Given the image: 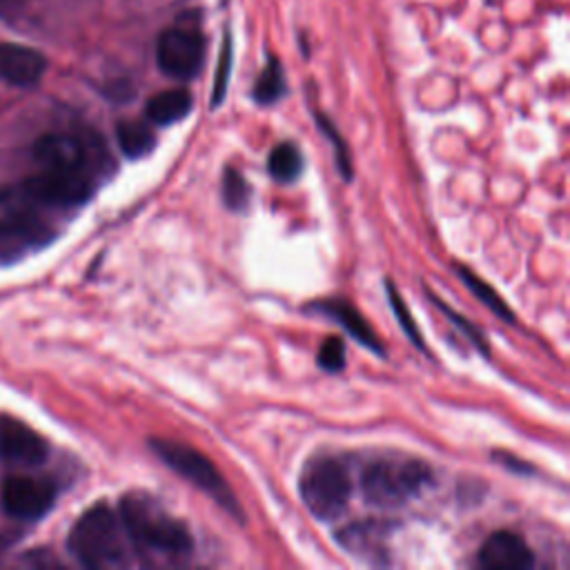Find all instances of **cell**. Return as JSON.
Listing matches in <instances>:
<instances>
[{"mask_svg": "<svg viewBox=\"0 0 570 570\" xmlns=\"http://www.w3.org/2000/svg\"><path fill=\"white\" fill-rule=\"evenodd\" d=\"M120 521L129 543L145 557L178 559L191 552L194 541L187 525L147 492L138 490L120 499Z\"/></svg>", "mask_w": 570, "mask_h": 570, "instance_id": "1", "label": "cell"}, {"mask_svg": "<svg viewBox=\"0 0 570 570\" xmlns=\"http://www.w3.org/2000/svg\"><path fill=\"white\" fill-rule=\"evenodd\" d=\"M69 552L87 568H120L129 561V539L120 517L96 503L69 530Z\"/></svg>", "mask_w": 570, "mask_h": 570, "instance_id": "2", "label": "cell"}, {"mask_svg": "<svg viewBox=\"0 0 570 570\" xmlns=\"http://www.w3.org/2000/svg\"><path fill=\"white\" fill-rule=\"evenodd\" d=\"M432 481V470L419 459H381L374 461L361 476L365 501L381 510L401 508L425 490Z\"/></svg>", "mask_w": 570, "mask_h": 570, "instance_id": "3", "label": "cell"}, {"mask_svg": "<svg viewBox=\"0 0 570 570\" xmlns=\"http://www.w3.org/2000/svg\"><path fill=\"white\" fill-rule=\"evenodd\" d=\"M149 448L167 468H171L176 474H180L191 485L203 490L225 512H229L234 519H243V508L236 494L232 492V488L227 485L225 476L218 472L212 459L189 448L187 443L171 439H149Z\"/></svg>", "mask_w": 570, "mask_h": 570, "instance_id": "4", "label": "cell"}, {"mask_svg": "<svg viewBox=\"0 0 570 570\" xmlns=\"http://www.w3.org/2000/svg\"><path fill=\"white\" fill-rule=\"evenodd\" d=\"M298 492L316 519L334 521L347 510L352 497L350 470L334 456H318L301 472Z\"/></svg>", "mask_w": 570, "mask_h": 570, "instance_id": "5", "label": "cell"}, {"mask_svg": "<svg viewBox=\"0 0 570 570\" xmlns=\"http://www.w3.org/2000/svg\"><path fill=\"white\" fill-rule=\"evenodd\" d=\"M98 151H102L100 140L82 134L53 131L45 134L33 145V156L42 169H67L94 174Z\"/></svg>", "mask_w": 570, "mask_h": 570, "instance_id": "6", "label": "cell"}, {"mask_svg": "<svg viewBox=\"0 0 570 570\" xmlns=\"http://www.w3.org/2000/svg\"><path fill=\"white\" fill-rule=\"evenodd\" d=\"M205 60V40L194 27H169L158 36L156 62L160 71L176 80L194 78Z\"/></svg>", "mask_w": 570, "mask_h": 570, "instance_id": "7", "label": "cell"}, {"mask_svg": "<svg viewBox=\"0 0 570 570\" xmlns=\"http://www.w3.org/2000/svg\"><path fill=\"white\" fill-rule=\"evenodd\" d=\"M22 183L45 207H78L87 203L94 191V176L87 171L40 169Z\"/></svg>", "mask_w": 570, "mask_h": 570, "instance_id": "8", "label": "cell"}, {"mask_svg": "<svg viewBox=\"0 0 570 570\" xmlns=\"http://www.w3.org/2000/svg\"><path fill=\"white\" fill-rule=\"evenodd\" d=\"M45 205L24 187V183L0 189V232L22 238H42L47 227L40 209Z\"/></svg>", "mask_w": 570, "mask_h": 570, "instance_id": "9", "label": "cell"}, {"mask_svg": "<svg viewBox=\"0 0 570 570\" xmlns=\"http://www.w3.org/2000/svg\"><path fill=\"white\" fill-rule=\"evenodd\" d=\"M53 501L56 488L47 479L16 474L0 488L2 510L16 519H40L51 510Z\"/></svg>", "mask_w": 570, "mask_h": 570, "instance_id": "10", "label": "cell"}, {"mask_svg": "<svg viewBox=\"0 0 570 570\" xmlns=\"http://www.w3.org/2000/svg\"><path fill=\"white\" fill-rule=\"evenodd\" d=\"M479 563L485 570H528L534 563V554L519 534L499 530L479 548Z\"/></svg>", "mask_w": 570, "mask_h": 570, "instance_id": "11", "label": "cell"}, {"mask_svg": "<svg viewBox=\"0 0 570 570\" xmlns=\"http://www.w3.org/2000/svg\"><path fill=\"white\" fill-rule=\"evenodd\" d=\"M47 441L31 428L9 421L0 428V456L16 465H38L47 459Z\"/></svg>", "mask_w": 570, "mask_h": 570, "instance_id": "12", "label": "cell"}, {"mask_svg": "<svg viewBox=\"0 0 570 570\" xmlns=\"http://www.w3.org/2000/svg\"><path fill=\"white\" fill-rule=\"evenodd\" d=\"M45 69L47 60L40 51L16 42H0V80L29 87L42 78Z\"/></svg>", "mask_w": 570, "mask_h": 570, "instance_id": "13", "label": "cell"}, {"mask_svg": "<svg viewBox=\"0 0 570 570\" xmlns=\"http://www.w3.org/2000/svg\"><path fill=\"white\" fill-rule=\"evenodd\" d=\"M387 532H390L387 523L361 521V523H350L343 530H338L336 539L352 554L370 559V561H381L385 557Z\"/></svg>", "mask_w": 570, "mask_h": 570, "instance_id": "14", "label": "cell"}, {"mask_svg": "<svg viewBox=\"0 0 570 570\" xmlns=\"http://www.w3.org/2000/svg\"><path fill=\"white\" fill-rule=\"evenodd\" d=\"M318 312L327 314L330 318H334L338 325H343V330L354 336L361 345H365L367 350L376 352V354H385V350L381 347L374 330L365 323V318L361 316V312L356 307H352L347 301H338V298H332V301H318L314 305Z\"/></svg>", "mask_w": 570, "mask_h": 570, "instance_id": "15", "label": "cell"}, {"mask_svg": "<svg viewBox=\"0 0 570 570\" xmlns=\"http://www.w3.org/2000/svg\"><path fill=\"white\" fill-rule=\"evenodd\" d=\"M147 118L154 125H171L191 111V96L185 89H167L147 100Z\"/></svg>", "mask_w": 570, "mask_h": 570, "instance_id": "16", "label": "cell"}, {"mask_svg": "<svg viewBox=\"0 0 570 570\" xmlns=\"http://www.w3.org/2000/svg\"><path fill=\"white\" fill-rule=\"evenodd\" d=\"M116 140L127 158H142L156 147V134L145 120H120L116 125Z\"/></svg>", "mask_w": 570, "mask_h": 570, "instance_id": "17", "label": "cell"}, {"mask_svg": "<svg viewBox=\"0 0 570 570\" xmlns=\"http://www.w3.org/2000/svg\"><path fill=\"white\" fill-rule=\"evenodd\" d=\"M456 274L463 281V285L497 316H501L505 323H514V312L505 305V301L485 283L479 274H474L468 265H456Z\"/></svg>", "mask_w": 570, "mask_h": 570, "instance_id": "18", "label": "cell"}, {"mask_svg": "<svg viewBox=\"0 0 570 570\" xmlns=\"http://www.w3.org/2000/svg\"><path fill=\"white\" fill-rule=\"evenodd\" d=\"M267 169L276 180L289 183L294 178H298L301 169H303V156L298 151L296 145L292 142H281L269 151L267 158Z\"/></svg>", "mask_w": 570, "mask_h": 570, "instance_id": "19", "label": "cell"}, {"mask_svg": "<svg viewBox=\"0 0 570 570\" xmlns=\"http://www.w3.org/2000/svg\"><path fill=\"white\" fill-rule=\"evenodd\" d=\"M283 91H285L283 69H281L276 58H269V62L265 65V69L256 78L254 100L261 102V105H272V102H276L283 96Z\"/></svg>", "mask_w": 570, "mask_h": 570, "instance_id": "20", "label": "cell"}, {"mask_svg": "<svg viewBox=\"0 0 570 570\" xmlns=\"http://www.w3.org/2000/svg\"><path fill=\"white\" fill-rule=\"evenodd\" d=\"M223 200L234 212H243L249 203V185L236 167H227L223 174Z\"/></svg>", "mask_w": 570, "mask_h": 570, "instance_id": "21", "label": "cell"}, {"mask_svg": "<svg viewBox=\"0 0 570 570\" xmlns=\"http://www.w3.org/2000/svg\"><path fill=\"white\" fill-rule=\"evenodd\" d=\"M385 294H387V301H390V309H392L394 316L399 318V325H401V330L405 332V336H407L419 350H425L423 338H421V332H419V327H416V323H414L410 309L405 307V303H403V298H401V294L396 292V287H394L392 281L385 283Z\"/></svg>", "mask_w": 570, "mask_h": 570, "instance_id": "22", "label": "cell"}, {"mask_svg": "<svg viewBox=\"0 0 570 570\" xmlns=\"http://www.w3.org/2000/svg\"><path fill=\"white\" fill-rule=\"evenodd\" d=\"M229 71H232V42L229 36H225L220 56H218V71L214 78V89H212V107H218L225 98L227 91V80H229Z\"/></svg>", "mask_w": 570, "mask_h": 570, "instance_id": "23", "label": "cell"}, {"mask_svg": "<svg viewBox=\"0 0 570 570\" xmlns=\"http://www.w3.org/2000/svg\"><path fill=\"white\" fill-rule=\"evenodd\" d=\"M318 365L327 372H338L345 365V343L341 336H330L318 350Z\"/></svg>", "mask_w": 570, "mask_h": 570, "instance_id": "24", "label": "cell"}, {"mask_svg": "<svg viewBox=\"0 0 570 570\" xmlns=\"http://www.w3.org/2000/svg\"><path fill=\"white\" fill-rule=\"evenodd\" d=\"M432 298H434V303H436V305H439V307H441V309H443V312H445V314L452 318V323H454V325H456L461 332H465V338H468L470 343H474V347H476L479 352L488 354V343H485V336H483V332H481V330H476L474 325H470V323H468V318H463V316H459L456 312H452V309H450V307H448L443 301H439L436 296H432Z\"/></svg>", "mask_w": 570, "mask_h": 570, "instance_id": "25", "label": "cell"}, {"mask_svg": "<svg viewBox=\"0 0 570 570\" xmlns=\"http://www.w3.org/2000/svg\"><path fill=\"white\" fill-rule=\"evenodd\" d=\"M318 127H323L327 131V136L334 140V147H336V163H338V169L343 171L345 178L352 176V165H350V154L341 140V136L336 134V129L332 127V122L325 120V116H318Z\"/></svg>", "mask_w": 570, "mask_h": 570, "instance_id": "26", "label": "cell"}, {"mask_svg": "<svg viewBox=\"0 0 570 570\" xmlns=\"http://www.w3.org/2000/svg\"><path fill=\"white\" fill-rule=\"evenodd\" d=\"M31 4V0H0V20L13 22Z\"/></svg>", "mask_w": 570, "mask_h": 570, "instance_id": "27", "label": "cell"}]
</instances>
